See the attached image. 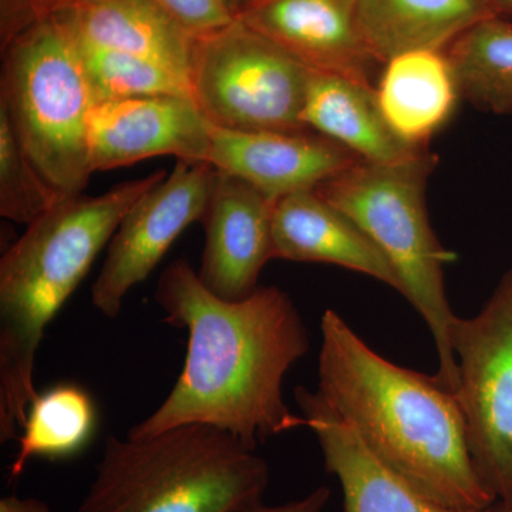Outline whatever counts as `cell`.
<instances>
[{
  "label": "cell",
  "instance_id": "8fae6325",
  "mask_svg": "<svg viewBox=\"0 0 512 512\" xmlns=\"http://www.w3.org/2000/svg\"><path fill=\"white\" fill-rule=\"evenodd\" d=\"M235 19L316 72L372 84L382 66L360 28L355 0H245Z\"/></svg>",
  "mask_w": 512,
  "mask_h": 512
},
{
  "label": "cell",
  "instance_id": "7a4b0ae2",
  "mask_svg": "<svg viewBox=\"0 0 512 512\" xmlns=\"http://www.w3.org/2000/svg\"><path fill=\"white\" fill-rule=\"evenodd\" d=\"M320 330L316 392L367 450L436 503L490 508L497 500L474 467L456 394L377 355L332 309Z\"/></svg>",
  "mask_w": 512,
  "mask_h": 512
},
{
  "label": "cell",
  "instance_id": "5bb4252c",
  "mask_svg": "<svg viewBox=\"0 0 512 512\" xmlns=\"http://www.w3.org/2000/svg\"><path fill=\"white\" fill-rule=\"evenodd\" d=\"M295 399L319 441L326 471L339 480L345 512H484L446 507L419 493L377 460L318 392L298 386Z\"/></svg>",
  "mask_w": 512,
  "mask_h": 512
},
{
  "label": "cell",
  "instance_id": "44dd1931",
  "mask_svg": "<svg viewBox=\"0 0 512 512\" xmlns=\"http://www.w3.org/2000/svg\"><path fill=\"white\" fill-rule=\"evenodd\" d=\"M444 53L460 97L488 113L512 114V18L480 20Z\"/></svg>",
  "mask_w": 512,
  "mask_h": 512
},
{
  "label": "cell",
  "instance_id": "83f0119b",
  "mask_svg": "<svg viewBox=\"0 0 512 512\" xmlns=\"http://www.w3.org/2000/svg\"><path fill=\"white\" fill-rule=\"evenodd\" d=\"M495 15L505 16V18H512V0H484Z\"/></svg>",
  "mask_w": 512,
  "mask_h": 512
},
{
  "label": "cell",
  "instance_id": "5b68a950",
  "mask_svg": "<svg viewBox=\"0 0 512 512\" xmlns=\"http://www.w3.org/2000/svg\"><path fill=\"white\" fill-rule=\"evenodd\" d=\"M429 150L394 164L359 160L318 185L315 191L345 212L386 256L400 282V293L426 322L439 357L437 382L457 393L458 367L450 345L456 313L448 303L444 266L453 254L431 228L426 187L437 165Z\"/></svg>",
  "mask_w": 512,
  "mask_h": 512
},
{
  "label": "cell",
  "instance_id": "52a82bcc",
  "mask_svg": "<svg viewBox=\"0 0 512 512\" xmlns=\"http://www.w3.org/2000/svg\"><path fill=\"white\" fill-rule=\"evenodd\" d=\"M311 69L235 19L195 39L192 99L212 126L303 133Z\"/></svg>",
  "mask_w": 512,
  "mask_h": 512
},
{
  "label": "cell",
  "instance_id": "9c48e42d",
  "mask_svg": "<svg viewBox=\"0 0 512 512\" xmlns=\"http://www.w3.org/2000/svg\"><path fill=\"white\" fill-rule=\"evenodd\" d=\"M215 175L207 161L177 160L173 173L128 210L93 284V306L101 315L117 318L128 292L146 281L184 229L202 221Z\"/></svg>",
  "mask_w": 512,
  "mask_h": 512
},
{
  "label": "cell",
  "instance_id": "7402d4cb",
  "mask_svg": "<svg viewBox=\"0 0 512 512\" xmlns=\"http://www.w3.org/2000/svg\"><path fill=\"white\" fill-rule=\"evenodd\" d=\"M76 43L94 104L148 96L192 97L187 77L170 67L77 39Z\"/></svg>",
  "mask_w": 512,
  "mask_h": 512
},
{
  "label": "cell",
  "instance_id": "7c38bea8",
  "mask_svg": "<svg viewBox=\"0 0 512 512\" xmlns=\"http://www.w3.org/2000/svg\"><path fill=\"white\" fill-rule=\"evenodd\" d=\"M274 204L247 181L217 170L202 217L205 248L197 272L202 285L224 301H242L259 288L274 259Z\"/></svg>",
  "mask_w": 512,
  "mask_h": 512
},
{
  "label": "cell",
  "instance_id": "3957f363",
  "mask_svg": "<svg viewBox=\"0 0 512 512\" xmlns=\"http://www.w3.org/2000/svg\"><path fill=\"white\" fill-rule=\"evenodd\" d=\"M167 171L97 195H76L28 225L0 261V441L18 439L37 392L33 375L47 325L89 274L120 222Z\"/></svg>",
  "mask_w": 512,
  "mask_h": 512
},
{
  "label": "cell",
  "instance_id": "e0dca14e",
  "mask_svg": "<svg viewBox=\"0 0 512 512\" xmlns=\"http://www.w3.org/2000/svg\"><path fill=\"white\" fill-rule=\"evenodd\" d=\"M302 121L309 130L369 163H400L429 150L394 133L384 119L373 84L340 74L311 70Z\"/></svg>",
  "mask_w": 512,
  "mask_h": 512
},
{
  "label": "cell",
  "instance_id": "ba28073f",
  "mask_svg": "<svg viewBox=\"0 0 512 512\" xmlns=\"http://www.w3.org/2000/svg\"><path fill=\"white\" fill-rule=\"evenodd\" d=\"M450 345L468 448L495 500L512 501V268L473 318H454Z\"/></svg>",
  "mask_w": 512,
  "mask_h": 512
},
{
  "label": "cell",
  "instance_id": "d4e9b609",
  "mask_svg": "<svg viewBox=\"0 0 512 512\" xmlns=\"http://www.w3.org/2000/svg\"><path fill=\"white\" fill-rule=\"evenodd\" d=\"M77 0H0V42L2 49L15 37L43 20L53 18Z\"/></svg>",
  "mask_w": 512,
  "mask_h": 512
},
{
  "label": "cell",
  "instance_id": "277c9868",
  "mask_svg": "<svg viewBox=\"0 0 512 512\" xmlns=\"http://www.w3.org/2000/svg\"><path fill=\"white\" fill-rule=\"evenodd\" d=\"M269 481L264 458L217 427L110 436L79 512H248Z\"/></svg>",
  "mask_w": 512,
  "mask_h": 512
},
{
  "label": "cell",
  "instance_id": "30bf717a",
  "mask_svg": "<svg viewBox=\"0 0 512 512\" xmlns=\"http://www.w3.org/2000/svg\"><path fill=\"white\" fill-rule=\"evenodd\" d=\"M212 124L188 96H148L94 104L90 170L110 171L158 156L207 161Z\"/></svg>",
  "mask_w": 512,
  "mask_h": 512
},
{
  "label": "cell",
  "instance_id": "4316f807",
  "mask_svg": "<svg viewBox=\"0 0 512 512\" xmlns=\"http://www.w3.org/2000/svg\"><path fill=\"white\" fill-rule=\"evenodd\" d=\"M0 512H53L49 505L36 498H20L8 495L0 500Z\"/></svg>",
  "mask_w": 512,
  "mask_h": 512
},
{
  "label": "cell",
  "instance_id": "4fadbf2b",
  "mask_svg": "<svg viewBox=\"0 0 512 512\" xmlns=\"http://www.w3.org/2000/svg\"><path fill=\"white\" fill-rule=\"evenodd\" d=\"M352 151L315 131L272 133L212 126L208 163L247 181L272 202L315 190L359 161Z\"/></svg>",
  "mask_w": 512,
  "mask_h": 512
},
{
  "label": "cell",
  "instance_id": "cb8c5ba5",
  "mask_svg": "<svg viewBox=\"0 0 512 512\" xmlns=\"http://www.w3.org/2000/svg\"><path fill=\"white\" fill-rule=\"evenodd\" d=\"M192 36L210 35L235 20L222 0H153Z\"/></svg>",
  "mask_w": 512,
  "mask_h": 512
},
{
  "label": "cell",
  "instance_id": "484cf974",
  "mask_svg": "<svg viewBox=\"0 0 512 512\" xmlns=\"http://www.w3.org/2000/svg\"><path fill=\"white\" fill-rule=\"evenodd\" d=\"M330 495H332L330 488L320 485L299 500L281 505L262 504L248 512H323L328 507Z\"/></svg>",
  "mask_w": 512,
  "mask_h": 512
},
{
  "label": "cell",
  "instance_id": "ac0fdd59",
  "mask_svg": "<svg viewBox=\"0 0 512 512\" xmlns=\"http://www.w3.org/2000/svg\"><path fill=\"white\" fill-rule=\"evenodd\" d=\"M384 119L413 146L429 140L454 113L460 97L444 50L402 53L383 64L376 89Z\"/></svg>",
  "mask_w": 512,
  "mask_h": 512
},
{
  "label": "cell",
  "instance_id": "ffe728a7",
  "mask_svg": "<svg viewBox=\"0 0 512 512\" xmlns=\"http://www.w3.org/2000/svg\"><path fill=\"white\" fill-rule=\"evenodd\" d=\"M96 426V404L79 384H57L37 393L18 437L19 450L10 464L9 480H18L33 458L77 456L92 440Z\"/></svg>",
  "mask_w": 512,
  "mask_h": 512
},
{
  "label": "cell",
  "instance_id": "d6986e66",
  "mask_svg": "<svg viewBox=\"0 0 512 512\" xmlns=\"http://www.w3.org/2000/svg\"><path fill=\"white\" fill-rule=\"evenodd\" d=\"M357 19L380 64L412 50H446L495 13L484 0H355Z\"/></svg>",
  "mask_w": 512,
  "mask_h": 512
},
{
  "label": "cell",
  "instance_id": "6da1fadb",
  "mask_svg": "<svg viewBox=\"0 0 512 512\" xmlns=\"http://www.w3.org/2000/svg\"><path fill=\"white\" fill-rule=\"evenodd\" d=\"M156 301L165 322L187 330V356L167 399L128 437L205 424L256 450L272 437L308 427L282 393L286 373L309 350L305 320L288 293L259 286L242 301H224L177 259L158 279Z\"/></svg>",
  "mask_w": 512,
  "mask_h": 512
},
{
  "label": "cell",
  "instance_id": "9a60e30c",
  "mask_svg": "<svg viewBox=\"0 0 512 512\" xmlns=\"http://www.w3.org/2000/svg\"><path fill=\"white\" fill-rule=\"evenodd\" d=\"M274 259L342 266L400 292L386 256L345 212L315 190L286 195L272 212Z\"/></svg>",
  "mask_w": 512,
  "mask_h": 512
},
{
  "label": "cell",
  "instance_id": "f1b7e54d",
  "mask_svg": "<svg viewBox=\"0 0 512 512\" xmlns=\"http://www.w3.org/2000/svg\"><path fill=\"white\" fill-rule=\"evenodd\" d=\"M484 512H512V501H508V503H504V501H495V503Z\"/></svg>",
  "mask_w": 512,
  "mask_h": 512
},
{
  "label": "cell",
  "instance_id": "f546056e",
  "mask_svg": "<svg viewBox=\"0 0 512 512\" xmlns=\"http://www.w3.org/2000/svg\"><path fill=\"white\" fill-rule=\"evenodd\" d=\"M227 5V8L231 10L232 15H237L239 8L244 5L245 0H222Z\"/></svg>",
  "mask_w": 512,
  "mask_h": 512
},
{
  "label": "cell",
  "instance_id": "2e32d148",
  "mask_svg": "<svg viewBox=\"0 0 512 512\" xmlns=\"http://www.w3.org/2000/svg\"><path fill=\"white\" fill-rule=\"evenodd\" d=\"M59 16L79 42L153 60L190 82L197 37L153 0H77Z\"/></svg>",
  "mask_w": 512,
  "mask_h": 512
},
{
  "label": "cell",
  "instance_id": "603a6c76",
  "mask_svg": "<svg viewBox=\"0 0 512 512\" xmlns=\"http://www.w3.org/2000/svg\"><path fill=\"white\" fill-rule=\"evenodd\" d=\"M63 201L26 156L0 110V215L30 225Z\"/></svg>",
  "mask_w": 512,
  "mask_h": 512
},
{
  "label": "cell",
  "instance_id": "8992f818",
  "mask_svg": "<svg viewBox=\"0 0 512 512\" xmlns=\"http://www.w3.org/2000/svg\"><path fill=\"white\" fill-rule=\"evenodd\" d=\"M0 110L62 200L89 184V116L94 106L76 39L59 15L37 23L2 49Z\"/></svg>",
  "mask_w": 512,
  "mask_h": 512
}]
</instances>
